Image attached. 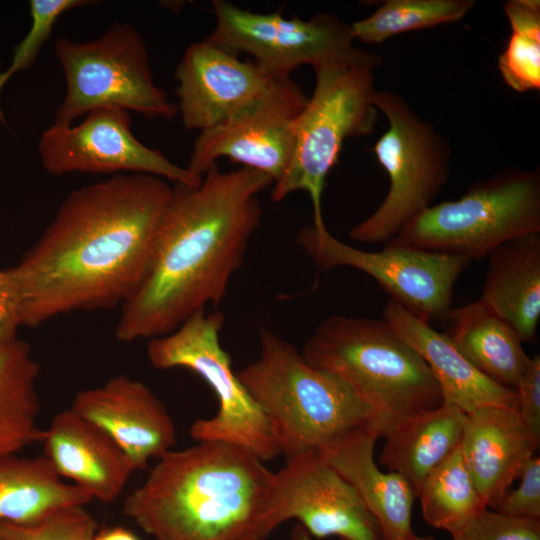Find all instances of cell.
Segmentation results:
<instances>
[{
    "label": "cell",
    "mask_w": 540,
    "mask_h": 540,
    "mask_svg": "<svg viewBox=\"0 0 540 540\" xmlns=\"http://www.w3.org/2000/svg\"><path fill=\"white\" fill-rule=\"evenodd\" d=\"M168 181L115 174L71 191L20 262L0 270V346L19 327L130 300L153 260Z\"/></svg>",
    "instance_id": "cell-1"
},
{
    "label": "cell",
    "mask_w": 540,
    "mask_h": 540,
    "mask_svg": "<svg viewBox=\"0 0 540 540\" xmlns=\"http://www.w3.org/2000/svg\"><path fill=\"white\" fill-rule=\"evenodd\" d=\"M272 179L251 168L218 166L197 185L175 184L163 213L151 267L121 306V342L174 331L207 304L218 305L260 225L259 194Z\"/></svg>",
    "instance_id": "cell-2"
},
{
    "label": "cell",
    "mask_w": 540,
    "mask_h": 540,
    "mask_svg": "<svg viewBox=\"0 0 540 540\" xmlns=\"http://www.w3.org/2000/svg\"><path fill=\"white\" fill-rule=\"evenodd\" d=\"M273 482L246 449L203 441L159 458L122 511L154 540H265Z\"/></svg>",
    "instance_id": "cell-3"
},
{
    "label": "cell",
    "mask_w": 540,
    "mask_h": 540,
    "mask_svg": "<svg viewBox=\"0 0 540 540\" xmlns=\"http://www.w3.org/2000/svg\"><path fill=\"white\" fill-rule=\"evenodd\" d=\"M259 357L237 372L273 429L286 460L323 449L367 427L374 411L336 376L310 366L292 344L259 329Z\"/></svg>",
    "instance_id": "cell-4"
},
{
    "label": "cell",
    "mask_w": 540,
    "mask_h": 540,
    "mask_svg": "<svg viewBox=\"0 0 540 540\" xmlns=\"http://www.w3.org/2000/svg\"><path fill=\"white\" fill-rule=\"evenodd\" d=\"M301 354L310 366L339 378L374 411L382 436L402 418L443 403L426 362L385 320L328 317Z\"/></svg>",
    "instance_id": "cell-5"
},
{
    "label": "cell",
    "mask_w": 540,
    "mask_h": 540,
    "mask_svg": "<svg viewBox=\"0 0 540 540\" xmlns=\"http://www.w3.org/2000/svg\"><path fill=\"white\" fill-rule=\"evenodd\" d=\"M381 60L355 46L313 68L314 91L295 120L293 155L272 185L271 197L279 202L296 191L308 193L316 228L326 227L322 193L345 140L374 131L379 114L374 104V70Z\"/></svg>",
    "instance_id": "cell-6"
},
{
    "label": "cell",
    "mask_w": 540,
    "mask_h": 540,
    "mask_svg": "<svg viewBox=\"0 0 540 540\" xmlns=\"http://www.w3.org/2000/svg\"><path fill=\"white\" fill-rule=\"evenodd\" d=\"M540 233V173L507 168L457 200L431 205L386 245L481 260L500 245Z\"/></svg>",
    "instance_id": "cell-7"
},
{
    "label": "cell",
    "mask_w": 540,
    "mask_h": 540,
    "mask_svg": "<svg viewBox=\"0 0 540 540\" xmlns=\"http://www.w3.org/2000/svg\"><path fill=\"white\" fill-rule=\"evenodd\" d=\"M221 312L200 310L169 334L147 344L150 364L159 370L185 368L200 376L218 400L216 415L198 419L189 428L197 442L219 441L240 446L262 461L280 455L266 415L232 369L231 356L222 348Z\"/></svg>",
    "instance_id": "cell-8"
},
{
    "label": "cell",
    "mask_w": 540,
    "mask_h": 540,
    "mask_svg": "<svg viewBox=\"0 0 540 540\" xmlns=\"http://www.w3.org/2000/svg\"><path fill=\"white\" fill-rule=\"evenodd\" d=\"M66 91L54 122L72 125L100 108L133 111L146 118L171 119L177 105L156 85L145 42L128 23L114 22L99 38L78 42L60 37L54 43Z\"/></svg>",
    "instance_id": "cell-9"
},
{
    "label": "cell",
    "mask_w": 540,
    "mask_h": 540,
    "mask_svg": "<svg viewBox=\"0 0 540 540\" xmlns=\"http://www.w3.org/2000/svg\"><path fill=\"white\" fill-rule=\"evenodd\" d=\"M374 104L388 129L372 150L390 186L380 206L349 231L351 240L369 244L387 243L431 206L450 170L448 142L401 95L376 89Z\"/></svg>",
    "instance_id": "cell-10"
},
{
    "label": "cell",
    "mask_w": 540,
    "mask_h": 540,
    "mask_svg": "<svg viewBox=\"0 0 540 540\" xmlns=\"http://www.w3.org/2000/svg\"><path fill=\"white\" fill-rule=\"evenodd\" d=\"M296 241L319 269L351 267L366 273L392 301L428 324L450 312L454 285L471 263L463 256L402 246L369 252L313 225L303 227Z\"/></svg>",
    "instance_id": "cell-11"
},
{
    "label": "cell",
    "mask_w": 540,
    "mask_h": 540,
    "mask_svg": "<svg viewBox=\"0 0 540 540\" xmlns=\"http://www.w3.org/2000/svg\"><path fill=\"white\" fill-rule=\"evenodd\" d=\"M212 8L215 26L207 39L235 55L252 56L272 76H290L302 65L314 68L355 47L350 25L333 14L287 18L280 11L252 12L225 0H214Z\"/></svg>",
    "instance_id": "cell-12"
},
{
    "label": "cell",
    "mask_w": 540,
    "mask_h": 540,
    "mask_svg": "<svg viewBox=\"0 0 540 540\" xmlns=\"http://www.w3.org/2000/svg\"><path fill=\"white\" fill-rule=\"evenodd\" d=\"M38 153L52 175L74 172L149 174L174 184L197 185L202 177L140 142L131 130L128 111L100 108L77 125L53 123L42 132Z\"/></svg>",
    "instance_id": "cell-13"
},
{
    "label": "cell",
    "mask_w": 540,
    "mask_h": 540,
    "mask_svg": "<svg viewBox=\"0 0 540 540\" xmlns=\"http://www.w3.org/2000/svg\"><path fill=\"white\" fill-rule=\"evenodd\" d=\"M308 97L290 76L226 121L199 132L186 168L202 177L220 158L257 170L277 182L290 164L294 123Z\"/></svg>",
    "instance_id": "cell-14"
},
{
    "label": "cell",
    "mask_w": 540,
    "mask_h": 540,
    "mask_svg": "<svg viewBox=\"0 0 540 540\" xmlns=\"http://www.w3.org/2000/svg\"><path fill=\"white\" fill-rule=\"evenodd\" d=\"M271 519L275 529L297 519L318 539L384 540L377 520L355 489L318 451L286 460L274 472Z\"/></svg>",
    "instance_id": "cell-15"
},
{
    "label": "cell",
    "mask_w": 540,
    "mask_h": 540,
    "mask_svg": "<svg viewBox=\"0 0 540 540\" xmlns=\"http://www.w3.org/2000/svg\"><path fill=\"white\" fill-rule=\"evenodd\" d=\"M177 109L187 129L214 127L265 96L282 77L242 61L209 39L192 43L174 73Z\"/></svg>",
    "instance_id": "cell-16"
},
{
    "label": "cell",
    "mask_w": 540,
    "mask_h": 540,
    "mask_svg": "<svg viewBox=\"0 0 540 540\" xmlns=\"http://www.w3.org/2000/svg\"><path fill=\"white\" fill-rule=\"evenodd\" d=\"M69 408L103 430L136 471L173 450L177 441L164 403L143 382L124 374L78 392Z\"/></svg>",
    "instance_id": "cell-17"
},
{
    "label": "cell",
    "mask_w": 540,
    "mask_h": 540,
    "mask_svg": "<svg viewBox=\"0 0 540 540\" xmlns=\"http://www.w3.org/2000/svg\"><path fill=\"white\" fill-rule=\"evenodd\" d=\"M44 456L68 479L103 503L115 501L136 471L126 453L99 427L70 408L44 429Z\"/></svg>",
    "instance_id": "cell-18"
},
{
    "label": "cell",
    "mask_w": 540,
    "mask_h": 540,
    "mask_svg": "<svg viewBox=\"0 0 540 540\" xmlns=\"http://www.w3.org/2000/svg\"><path fill=\"white\" fill-rule=\"evenodd\" d=\"M538 446L516 410L492 407L467 415L459 448L487 508L497 509Z\"/></svg>",
    "instance_id": "cell-19"
},
{
    "label": "cell",
    "mask_w": 540,
    "mask_h": 540,
    "mask_svg": "<svg viewBox=\"0 0 540 540\" xmlns=\"http://www.w3.org/2000/svg\"><path fill=\"white\" fill-rule=\"evenodd\" d=\"M383 317L426 362L440 387L443 403L467 415L492 407L517 411L516 391L497 384L477 370L444 333L434 330L391 299L385 305Z\"/></svg>",
    "instance_id": "cell-20"
},
{
    "label": "cell",
    "mask_w": 540,
    "mask_h": 540,
    "mask_svg": "<svg viewBox=\"0 0 540 540\" xmlns=\"http://www.w3.org/2000/svg\"><path fill=\"white\" fill-rule=\"evenodd\" d=\"M379 428L359 430L319 453L357 492L377 520L384 540H407L416 492L399 474L381 471L374 460Z\"/></svg>",
    "instance_id": "cell-21"
},
{
    "label": "cell",
    "mask_w": 540,
    "mask_h": 540,
    "mask_svg": "<svg viewBox=\"0 0 540 540\" xmlns=\"http://www.w3.org/2000/svg\"><path fill=\"white\" fill-rule=\"evenodd\" d=\"M487 258L480 299L522 342L534 343L540 319V233L508 241Z\"/></svg>",
    "instance_id": "cell-22"
},
{
    "label": "cell",
    "mask_w": 540,
    "mask_h": 540,
    "mask_svg": "<svg viewBox=\"0 0 540 540\" xmlns=\"http://www.w3.org/2000/svg\"><path fill=\"white\" fill-rule=\"evenodd\" d=\"M466 420V413L447 403L404 417L385 432L379 462L417 495L426 477L459 446Z\"/></svg>",
    "instance_id": "cell-23"
},
{
    "label": "cell",
    "mask_w": 540,
    "mask_h": 540,
    "mask_svg": "<svg viewBox=\"0 0 540 540\" xmlns=\"http://www.w3.org/2000/svg\"><path fill=\"white\" fill-rule=\"evenodd\" d=\"M444 321L447 329L443 333L477 370L515 390L531 357L507 322L481 299L451 309Z\"/></svg>",
    "instance_id": "cell-24"
},
{
    "label": "cell",
    "mask_w": 540,
    "mask_h": 540,
    "mask_svg": "<svg viewBox=\"0 0 540 540\" xmlns=\"http://www.w3.org/2000/svg\"><path fill=\"white\" fill-rule=\"evenodd\" d=\"M39 372L26 341L15 337L0 346V458L42 441Z\"/></svg>",
    "instance_id": "cell-25"
},
{
    "label": "cell",
    "mask_w": 540,
    "mask_h": 540,
    "mask_svg": "<svg viewBox=\"0 0 540 540\" xmlns=\"http://www.w3.org/2000/svg\"><path fill=\"white\" fill-rule=\"evenodd\" d=\"M89 492L65 482L44 456L0 458V522L26 523L64 506H85Z\"/></svg>",
    "instance_id": "cell-26"
},
{
    "label": "cell",
    "mask_w": 540,
    "mask_h": 540,
    "mask_svg": "<svg viewBox=\"0 0 540 540\" xmlns=\"http://www.w3.org/2000/svg\"><path fill=\"white\" fill-rule=\"evenodd\" d=\"M417 497L424 520L433 528L450 534L487 508L459 446L426 477Z\"/></svg>",
    "instance_id": "cell-27"
},
{
    "label": "cell",
    "mask_w": 540,
    "mask_h": 540,
    "mask_svg": "<svg viewBox=\"0 0 540 540\" xmlns=\"http://www.w3.org/2000/svg\"><path fill=\"white\" fill-rule=\"evenodd\" d=\"M473 0H388L367 18L350 24L354 40L379 44L398 34L454 23L473 8Z\"/></svg>",
    "instance_id": "cell-28"
},
{
    "label": "cell",
    "mask_w": 540,
    "mask_h": 540,
    "mask_svg": "<svg viewBox=\"0 0 540 540\" xmlns=\"http://www.w3.org/2000/svg\"><path fill=\"white\" fill-rule=\"evenodd\" d=\"M511 34L499 56L503 81L516 92L540 89V2L510 0L504 5Z\"/></svg>",
    "instance_id": "cell-29"
},
{
    "label": "cell",
    "mask_w": 540,
    "mask_h": 540,
    "mask_svg": "<svg viewBox=\"0 0 540 540\" xmlns=\"http://www.w3.org/2000/svg\"><path fill=\"white\" fill-rule=\"evenodd\" d=\"M85 506H64L26 522H0V540H94L98 523Z\"/></svg>",
    "instance_id": "cell-30"
},
{
    "label": "cell",
    "mask_w": 540,
    "mask_h": 540,
    "mask_svg": "<svg viewBox=\"0 0 540 540\" xmlns=\"http://www.w3.org/2000/svg\"><path fill=\"white\" fill-rule=\"evenodd\" d=\"M98 3L91 0H30L31 26L24 38L13 50L10 65L0 71V93L6 82L16 73L29 69L49 39L58 18L75 8ZM0 123L6 125L0 109Z\"/></svg>",
    "instance_id": "cell-31"
},
{
    "label": "cell",
    "mask_w": 540,
    "mask_h": 540,
    "mask_svg": "<svg viewBox=\"0 0 540 540\" xmlns=\"http://www.w3.org/2000/svg\"><path fill=\"white\" fill-rule=\"evenodd\" d=\"M451 536L453 540H540V520L486 508Z\"/></svg>",
    "instance_id": "cell-32"
},
{
    "label": "cell",
    "mask_w": 540,
    "mask_h": 540,
    "mask_svg": "<svg viewBox=\"0 0 540 540\" xmlns=\"http://www.w3.org/2000/svg\"><path fill=\"white\" fill-rule=\"evenodd\" d=\"M519 486L507 493L496 511L515 517L540 520V458L533 456L524 466Z\"/></svg>",
    "instance_id": "cell-33"
},
{
    "label": "cell",
    "mask_w": 540,
    "mask_h": 540,
    "mask_svg": "<svg viewBox=\"0 0 540 540\" xmlns=\"http://www.w3.org/2000/svg\"><path fill=\"white\" fill-rule=\"evenodd\" d=\"M517 411L533 437L540 441V356L531 357L529 365L515 388Z\"/></svg>",
    "instance_id": "cell-34"
},
{
    "label": "cell",
    "mask_w": 540,
    "mask_h": 540,
    "mask_svg": "<svg viewBox=\"0 0 540 540\" xmlns=\"http://www.w3.org/2000/svg\"><path fill=\"white\" fill-rule=\"evenodd\" d=\"M94 540H140L132 531L114 526L98 531Z\"/></svg>",
    "instance_id": "cell-35"
},
{
    "label": "cell",
    "mask_w": 540,
    "mask_h": 540,
    "mask_svg": "<svg viewBox=\"0 0 540 540\" xmlns=\"http://www.w3.org/2000/svg\"><path fill=\"white\" fill-rule=\"evenodd\" d=\"M291 540H313L308 531L301 525L297 524L291 531ZM346 540V539H341Z\"/></svg>",
    "instance_id": "cell-36"
},
{
    "label": "cell",
    "mask_w": 540,
    "mask_h": 540,
    "mask_svg": "<svg viewBox=\"0 0 540 540\" xmlns=\"http://www.w3.org/2000/svg\"><path fill=\"white\" fill-rule=\"evenodd\" d=\"M407 540H435V539L433 537H430V536L420 537V536H417V535H413L412 537H410Z\"/></svg>",
    "instance_id": "cell-37"
},
{
    "label": "cell",
    "mask_w": 540,
    "mask_h": 540,
    "mask_svg": "<svg viewBox=\"0 0 540 540\" xmlns=\"http://www.w3.org/2000/svg\"><path fill=\"white\" fill-rule=\"evenodd\" d=\"M0 215H1V212H0Z\"/></svg>",
    "instance_id": "cell-38"
}]
</instances>
